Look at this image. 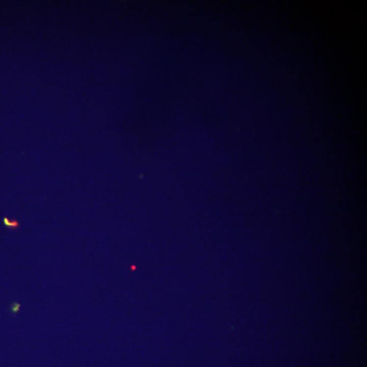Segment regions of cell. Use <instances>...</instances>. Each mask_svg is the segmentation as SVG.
Listing matches in <instances>:
<instances>
[{
	"label": "cell",
	"instance_id": "6da1fadb",
	"mask_svg": "<svg viewBox=\"0 0 367 367\" xmlns=\"http://www.w3.org/2000/svg\"><path fill=\"white\" fill-rule=\"evenodd\" d=\"M4 224H5V225L8 228H17L20 226V224L18 223L17 220H12V221H10L9 220L5 218L4 219Z\"/></svg>",
	"mask_w": 367,
	"mask_h": 367
},
{
	"label": "cell",
	"instance_id": "7a4b0ae2",
	"mask_svg": "<svg viewBox=\"0 0 367 367\" xmlns=\"http://www.w3.org/2000/svg\"><path fill=\"white\" fill-rule=\"evenodd\" d=\"M20 307V305L19 303H14V304H12L11 307L12 313H17V312L19 311Z\"/></svg>",
	"mask_w": 367,
	"mask_h": 367
}]
</instances>
